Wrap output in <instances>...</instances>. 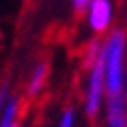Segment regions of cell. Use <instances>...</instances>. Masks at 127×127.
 I'll use <instances>...</instances> for the list:
<instances>
[{"instance_id":"1","label":"cell","mask_w":127,"mask_h":127,"mask_svg":"<svg viewBox=\"0 0 127 127\" xmlns=\"http://www.w3.org/2000/svg\"><path fill=\"white\" fill-rule=\"evenodd\" d=\"M101 59L107 79V95L127 93V28L115 26L103 36Z\"/></svg>"},{"instance_id":"2","label":"cell","mask_w":127,"mask_h":127,"mask_svg":"<svg viewBox=\"0 0 127 127\" xmlns=\"http://www.w3.org/2000/svg\"><path fill=\"white\" fill-rule=\"evenodd\" d=\"M85 67V85H83V113L87 119H97L103 113L107 101V79L103 69L101 53L97 59L83 63Z\"/></svg>"},{"instance_id":"3","label":"cell","mask_w":127,"mask_h":127,"mask_svg":"<svg viewBox=\"0 0 127 127\" xmlns=\"http://www.w3.org/2000/svg\"><path fill=\"white\" fill-rule=\"evenodd\" d=\"M83 14L85 26L93 36H105L115 28V0H93Z\"/></svg>"},{"instance_id":"4","label":"cell","mask_w":127,"mask_h":127,"mask_svg":"<svg viewBox=\"0 0 127 127\" xmlns=\"http://www.w3.org/2000/svg\"><path fill=\"white\" fill-rule=\"evenodd\" d=\"M101 121L103 127H127V93L107 97Z\"/></svg>"},{"instance_id":"5","label":"cell","mask_w":127,"mask_h":127,"mask_svg":"<svg viewBox=\"0 0 127 127\" xmlns=\"http://www.w3.org/2000/svg\"><path fill=\"white\" fill-rule=\"evenodd\" d=\"M49 63L46 61H38L36 65L32 67V71H30L28 79H26V97H38V95L46 89V83H49Z\"/></svg>"},{"instance_id":"6","label":"cell","mask_w":127,"mask_h":127,"mask_svg":"<svg viewBox=\"0 0 127 127\" xmlns=\"http://www.w3.org/2000/svg\"><path fill=\"white\" fill-rule=\"evenodd\" d=\"M2 113H0V127H10L12 123L20 121V97L18 95H10L8 101L0 105Z\"/></svg>"},{"instance_id":"7","label":"cell","mask_w":127,"mask_h":127,"mask_svg":"<svg viewBox=\"0 0 127 127\" xmlns=\"http://www.w3.org/2000/svg\"><path fill=\"white\" fill-rule=\"evenodd\" d=\"M77 125V111L75 107H65L59 115L57 127H75Z\"/></svg>"},{"instance_id":"8","label":"cell","mask_w":127,"mask_h":127,"mask_svg":"<svg viewBox=\"0 0 127 127\" xmlns=\"http://www.w3.org/2000/svg\"><path fill=\"white\" fill-rule=\"evenodd\" d=\"M93 2V0H71V6L75 12H85V8Z\"/></svg>"},{"instance_id":"9","label":"cell","mask_w":127,"mask_h":127,"mask_svg":"<svg viewBox=\"0 0 127 127\" xmlns=\"http://www.w3.org/2000/svg\"><path fill=\"white\" fill-rule=\"evenodd\" d=\"M10 95H12V93H10V85L4 81V83H2V89H0V105H2V103H6Z\"/></svg>"},{"instance_id":"10","label":"cell","mask_w":127,"mask_h":127,"mask_svg":"<svg viewBox=\"0 0 127 127\" xmlns=\"http://www.w3.org/2000/svg\"><path fill=\"white\" fill-rule=\"evenodd\" d=\"M10 127H20V121H16V123H12Z\"/></svg>"}]
</instances>
